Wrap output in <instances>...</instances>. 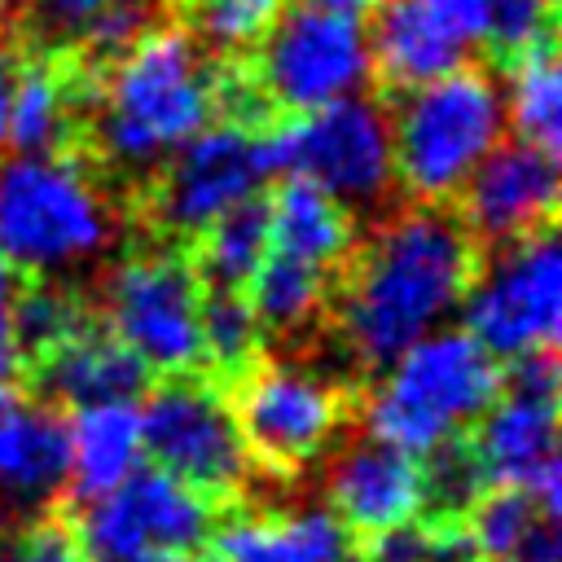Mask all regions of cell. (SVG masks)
I'll list each match as a JSON object with an SVG mask.
<instances>
[{
    "label": "cell",
    "mask_w": 562,
    "mask_h": 562,
    "mask_svg": "<svg viewBox=\"0 0 562 562\" xmlns=\"http://www.w3.org/2000/svg\"><path fill=\"white\" fill-rule=\"evenodd\" d=\"M220 57H211L176 18L149 26L119 61L97 75L79 154L119 180L132 202L136 184L189 136L215 123Z\"/></svg>",
    "instance_id": "2"
},
{
    "label": "cell",
    "mask_w": 562,
    "mask_h": 562,
    "mask_svg": "<svg viewBox=\"0 0 562 562\" xmlns=\"http://www.w3.org/2000/svg\"><path fill=\"white\" fill-rule=\"evenodd\" d=\"M272 114H307L364 92L373 79L369 26L347 13L285 4L241 57Z\"/></svg>",
    "instance_id": "11"
},
{
    "label": "cell",
    "mask_w": 562,
    "mask_h": 562,
    "mask_svg": "<svg viewBox=\"0 0 562 562\" xmlns=\"http://www.w3.org/2000/svg\"><path fill=\"white\" fill-rule=\"evenodd\" d=\"M360 562H457L470 553V536L461 514H413L395 527L360 536Z\"/></svg>",
    "instance_id": "29"
},
{
    "label": "cell",
    "mask_w": 562,
    "mask_h": 562,
    "mask_svg": "<svg viewBox=\"0 0 562 562\" xmlns=\"http://www.w3.org/2000/svg\"><path fill=\"white\" fill-rule=\"evenodd\" d=\"M299 4H312V9H325V13L360 18V13H373V4H378V0H299Z\"/></svg>",
    "instance_id": "36"
},
{
    "label": "cell",
    "mask_w": 562,
    "mask_h": 562,
    "mask_svg": "<svg viewBox=\"0 0 562 562\" xmlns=\"http://www.w3.org/2000/svg\"><path fill=\"white\" fill-rule=\"evenodd\" d=\"M479 268L483 246L452 206L408 202L360 233L334 272L325 312V329L360 369V386L417 338L435 334L465 303Z\"/></svg>",
    "instance_id": "1"
},
{
    "label": "cell",
    "mask_w": 562,
    "mask_h": 562,
    "mask_svg": "<svg viewBox=\"0 0 562 562\" xmlns=\"http://www.w3.org/2000/svg\"><path fill=\"white\" fill-rule=\"evenodd\" d=\"M18 61H22V48H18V40H4V35H0V145L9 140V105H13Z\"/></svg>",
    "instance_id": "35"
},
{
    "label": "cell",
    "mask_w": 562,
    "mask_h": 562,
    "mask_svg": "<svg viewBox=\"0 0 562 562\" xmlns=\"http://www.w3.org/2000/svg\"><path fill=\"white\" fill-rule=\"evenodd\" d=\"M105 0H13L18 9V44L26 48H70L79 31Z\"/></svg>",
    "instance_id": "32"
},
{
    "label": "cell",
    "mask_w": 562,
    "mask_h": 562,
    "mask_svg": "<svg viewBox=\"0 0 562 562\" xmlns=\"http://www.w3.org/2000/svg\"><path fill=\"white\" fill-rule=\"evenodd\" d=\"M465 334L496 360L553 347L562 325V255L558 233L540 228L483 255V268L465 294Z\"/></svg>",
    "instance_id": "13"
},
{
    "label": "cell",
    "mask_w": 562,
    "mask_h": 562,
    "mask_svg": "<svg viewBox=\"0 0 562 562\" xmlns=\"http://www.w3.org/2000/svg\"><path fill=\"white\" fill-rule=\"evenodd\" d=\"M268 180L263 132L237 123H206L180 149H171L132 193L127 215L162 246H189L228 206L259 193Z\"/></svg>",
    "instance_id": "7"
},
{
    "label": "cell",
    "mask_w": 562,
    "mask_h": 562,
    "mask_svg": "<svg viewBox=\"0 0 562 562\" xmlns=\"http://www.w3.org/2000/svg\"><path fill=\"white\" fill-rule=\"evenodd\" d=\"M220 562H338L351 549V531L329 505L294 509H233L211 531Z\"/></svg>",
    "instance_id": "20"
},
{
    "label": "cell",
    "mask_w": 562,
    "mask_h": 562,
    "mask_svg": "<svg viewBox=\"0 0 562 562\" xmlns=\"http://www.w3.org/2000/svg\"><path fill=\"white\" fill-rule=\"evenodd\" d=\"M140 448L149 452L154 470L171 474L211 505L237 509L259 479L228 395L206 373H171L145 391Z\"/></svg>",
    "instance_id": "9"
},
{
    "label": "cell",
    "mask_w": 562,
    "mask_h": 562,
    "mask_svg": "<svg viewBox=\"0 0 562 562\" xmlns=\"http://www.w3.org/2000/svg\"><path fill=\"white\" fill-rule=\"evenodd\" d=\"M465 435L487 483L531 487L540 474L558 470V395L501 386Z\"/></svg>",
    "instance_id": "19"
},
{
    "label": "cell",
    "mask_w": 562,
    "mask_h": 562,
    "mask_svg": "<svg viewBox=\"0 0 562 562\" xmlns=\"http://www.w3.org/2000/svg\"><path fill=\"white\" fill-rule=\"evenodd\" d=\"M83 154L0 158V250L18 277H66L101 259L119 228L123 202Z\"/></svg>",
    "instance_id": "3"
},
{
    "label": "cell",
    "mask_w": 562,
    "mask_h": 562,
    "mask_svg": "<svg viewBox=\"0 0 562 562\" xmlns=\"http://www.w3.org/2000/svg\"><path fill=\"white\" fill-rule=\"evenodd\" d=\"M509 75V97L505 101V127L518 132V140L562 154V75H558V40H544L514 57L505 66Z\"/></svg>",
    "instance_id": "25"
},
{
    "label": "cell",
    "mask_w": 562,
    "mask_h": 562,
    "mask_svg": "<svg viewBox=\"0 0 562 562\" xmlns=\"http://www.w3.org/2000/svg\"><path fill=\"white\" fill-rule=\"evenodd\" d=\"M329 290H334V272L268 250L241 294H246V303H250V312L263 329V342L268 338L303 342L316 325L325 329Z\"/></svg>",
    "instance_id": "23"
},
{
    "label": "cell",
    "mask_w": 562,
    "mask_h": 562,
    "mask_svg": "<svg viewBox=\"0 0 562 562\" xmlns=\"http://www.w3.org/2000/svg\"><path fill=\"white\" fill-rule=\"evenodd\" d=\"M167 9L211 57H246L281 0H167Z\"/></svg>",
    "instance_id": "28"
},
{
    "label": "cell",
    "mask_w": 562,
    "mask_h": 562,
    "mask_svg": "<svg viewBox=\"0 0 562 562\" xmlns=\"http://www.w3.org/2000/svg\"><path fill=\"white\" fill-rule=\"evenodd\" d=\"M540 518H549V514L536 505V496L527 487H514V483L483 487L479 501L461 514L470 553H479L487 562H518V553Z\"/></svg>",
    "instance_id": "27"
},
{
    "label": "cell",
    "mask_w": 562,
    "mask_h": 562,
    "mask_svg": "<svg viewBox=\"0 0 562 562\" xmlns=\"http://www.w3.org/2000/svg\"><path fill=\"white\" fill-rule=\"evenodd\" d=\"M356 237H360V224L351 206L329 198L321 184L303 176H281V184L268 193V250L338 272Z\"/></svg>",
    "instance_id": "21"
},
{
    "label": "cell",
    "mask_w": 562,
    "mask_h": 562,
    "mask_svg": "<svg viewBox=\"0 0 562 562\" xmlns=\"http://www.w3.org/2000/svg\"><path fill=\"white\" fill-rule=\"evenodd\" d=\"M457 562H487V558H479V553H465V558H457Z\"/></svg>",
    "instance_id": "40"
},
{
    "label": "cell",
    "mask_w": 562,
    "mask_h": 562,
    "mask_svg": "<svg viewBox=\"0 0 562 562\" xmlns=\"http://www.w3.org/2000/svg\"><path fill=\"white\" fill-rule=\"evenodd\" d=\"M202 290H246L268 255V198L250 193L184 246Z\"/></svg>",
    "instance_id": "24"
},
{
    "label": "cell",
    "mask_w": 562,
    "mask_h": 562,
    "mask_svg": "<svg viewBox=\"0 0 562 562\" xmlns=\"http://www.w3.org/2000/svg\"><path fill=\"white\" fill-rule=\"evenodd\" d=\"M26 378L53 408L136 404L149 391V369L101 325V316L57 342L48 356H40Z\"/></svg>",
    "instance_id": "18"
},
{
    "label": "cell",
    "mask_w": 562,
    "mask_h": 562,
    "mask_svg": "<svg viewBox=\"0 0 562 562\" xmlns=\"http://www.w3.org/2000/svg\"><path fill=\"white\" fill-rule=\"evenodd\" d=\"M356 391L360 386L285 356H259L224 386L255 474L277 483L303 474L334 448L356 413Z\"/></svg>",
    "instance_id": "6"
},
{
    "label": "cell",
    "mask_w": 562,
    "mask_h": 562,
    "mask_svg": "<svg viewBox=\"0 0 562 562\" xmlns=\"http://www.w3.org/2000/svg\"><path fill=\"white\" fill-rule=\"evenodd\" d=\"M268 176H303L342 206H378L395 189L391 123L378 97H342L263 127Z\"/></svg>",
    "instance_id": "10"
},
{
    "label": "cell",
    "mask_w": 562,
    "mask_h": 562,
    "mask_svg": "<svg viewBox=\"0 0 562 562\" xmlns=\"http://www.w3.org/2000/svg\"><path fill=\"white\" fill-rule=\"evenodd\" d=\"M501 395V360L465 329H435L386 364V378L356 391L364 430L422 457L430 443L470 430Z\"/></svg>",
    "instance_id": "5"
},
{
    "label": "cell",
    "mask_w": 562,
    "mask_h": 562,
    "mask_svg": "<svg viewBox=\"0 0 562 562\" xmlns=\"http://www.w3.org/2000/svg\"><path fill=\"white\" fill-rule=\"evenodd\" d=\"M483 48V0H378L369 61L382 97L465 66Z\"/></svg>",
    "instance_id": "14"
},
{
    "label": "cell",
    "mask_w": 562,
    "mask_h": 562,
    "mask_svg": "<svg viewBox=\"0 0 562 562\" xmlns=\"http://www.w3.org/2000/svg\"><path fill=\"white\" fill-rule=\"evenodd\" d=\"M13 18V0H0V26Z\"/></svg>",
    "instance_id": "38"
},
{
    "label": "cell",
    "mask_w": 562,
    "mask_h": 562,
    "mask_svg": "<svg viewBox=\"0 0 562 562\" xmlns=\"http://www.w3.org/2000/svg\"><path fill=\"white\" fill-rule=\"evenodd\" d=\"M198 334H202V373L215 386H228L263 356V329L241 290H202Z\"/></svg>",
    "instance_id": "26"
},
{
    "label": "cell",
    "mask_w": 562,
    "mask_h": 562,
    "mask_svg": "<svg viewBox=\"0 0 562 562\" xmlns=\"http://www.w3.org/2000/svg\"><path fill=\"white\" fill-rule=\"evenodd\" d=\"M553 0H483V48L505 70L527 48L553 40Z\"/></svg>",
    "instance_id": "31"
},
{
    "label": "cell",
    "mask_w": 562,
    "mask_h": 562,
    "mask_svg": "<svg viewBox=\"0 0 562 562\" xmlns=\"http://www.w3.org/2000/svg\"><path fill=\"white\" fill-rule=\"evenodd\" d=\"M140 461V413L132 404H92L70 417V479L66 505H88L119 487Z\"/></svg>",
    "instance_id": "22"
},
{
    "label": "cell",
    "mask_w": 562,
    "mask_h": 562,
    "mask_svg": "<svg viewBox=\"0 0 562 562\" xmlns=\"http://www.w3.org/2000/svg\"><path fill=\"white\" fill-rule=\"evenodd\" d=\"M70 417L48 400L0 408V536L66 505Z\"/></svg>",
    "instance_id": "17"
},
{
    "label": "cell",
    "mask_w": 562,
    "mask_h": 562,
    "mask_svg": "<svg viewBox=\"0 0 562 562\" xmlns=\"http://www.w3.org/2000/svg\"><path fill=\"white\" fill-rule=\"evenodd\" d=\"M457 220L483 246V255L522 241L540 228H553L558 215V158L527 145L501 140L465 176L452 198Z\"/></svg>",
    "instance_id": "15"
},
{
    "label": "cell",
    "mask_w": 562,
    "mask_h": 562,
    "mask_svg": "<svg viewBox=\"0 0 562 562\" xmlns=\"http://www.w3.org/2000/svg\"><path fill=\"white\" fill-rule=\"evenodd\" d=\"M13 263L4 259L0 250V386H13L22 378V360H18V347H13V325H9V307H13Z\"/></svg>",
    "instance_id": "34"
},
{
    "label": "cell",
    "mask_w": 562,
    "mask_h": 562,
    "mask_svg": "<svg viewBox=\"0 0 562 562\" xmlns=\"http://www.w3.org/2000/svg\"><path fill=\"white\" fill-rule=\"evenodd\" d=\"M395 184L408 202L452 206L465 176L501 145L505 101L483 61H465L408 92L382 97Z\"/></svg>",
    "instance_id": "4"
},
{
    "label": "cell",
    "mask_w": 562,
    "mask_h": 562,
    "mask_svg": "<svg viewBox=\"0 0 562 562\" xmlns=\"http://www.w3.org/2000/svg\"><path fill=\"white\" fill-rule=\"evenodd\" d=\"M9 400H13V386H0V408H4Z\"/></svg>",
    "instance_id": "39"
},
{
    "label": "cell",
    "mask_w": 562,
    "mask_h": 562,
    "mask_svg": "<svg viewBox=\"0 0 562 562\" xmlns=\"http://www.w3.org/2000/svg\"><path fill=\"white\" fill-rule=\"evenodd\" d=\"M417 465H422V492H426V509L430 514H465L479 501V492L492 487L465 430L430 443L417 457Z\"/></svg>",
    "instance_id": "30"
},
{
    "label": "cell",
    "mask_w": 562,
    "mask_h": 562,
    "mask_svg": "<svg viewBox=\"0 0 562 562\" xmlns=\"http://www.w3.org/2000/svg\"><path fill=\"white\" fill-rule=\"evenodd\" d=\"M202 285L180 246H145L119 255L101 281L92 312L149 373H202L198 334Z\"/></svg>",
    "instance_id": "8"
},
{
    "label": "cell",
    "mask_w": 562,
    "mask_h": 562,
    "mask_svg": "<svg viewBox=\"0 0 562 562\" xmlns=\"http://www.w3.org/2000/svg\"><path fill=\"white\" fill-rule=\"evenodd\" d=\"M88 562H149L176 549H202L215 531V505L162 470H132L105 496L66 509Z\"/></svg>",
    "instance_id": "12"
},
{
    "label": "cell",
    "mask_w": 562,
    "mask_h": 562,
    "mask_svg": "<svg viewBox=\"0 0 562 562\" xmlns=\"http://www.w3.org/2000/svg\"><path fill=\"white\" fill-rule=\"evenodd\" d=\"M325 496L351 536H373L426 509L417 457L369 430L334 439L325 452Z\"/></svg>",
    "instance_id": "16"
},
{
    "label": "cell",
    "mask_w": 562,
    "mask_h": 562,
    "mask_svg": "<svg viewBox=\"0 0 562 562\" xmlns=\"http://www.w3.org/2000/svg\"><path fill=\"white\" fill-rule=\"evenodd\" d=\"M149 562H220L206 544L202 549H176V553H158V558H149Z\"/></svg>",
    "instance_id": "37"
},
{
    "label": "cell",
    "mask_w": 562,
    "mask_h": 562,
    "mask_svg": "<svg viewBox=\"0 0 562 562\" xmlns=\"http://www.w3.org/2000/svg\"><path fill=\"white\" fill-rule=\"evenodd\" d=\"M0 562H88V558L75 540L66 509H53V514L22 522L18 531H4L0 536Z\"/></svg>",
    "instance_id": "33"
}]
</instances>
